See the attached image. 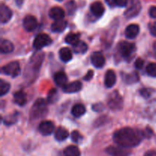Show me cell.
Returning <instances> with one entry per match:
<instances>
[{
    "mask_svg": "<svg viewBox=\"0 0 156 156\" xmlns=\"http://www.w3.org/2000/svg\"><path fill=\"white\" fill-rule=\"evenodd\" d=\"M143 137L144 134L141 131L130 127H124L114 133L113 140L118 146L129 149L138 146Z\"/></svg>",
    "mask_w": 156,
    "mask_h": 156,
    "instance_id": "1",
    "label": "cell"
},
{
    "mask_svg": "<svg viewBox=\"0 0 156 156\" xmlns=\"http://www.w3.org/2000/svg\"><path fill=\"white\" fill-rule=\"evenodd\" d=\"M47 113V103L44 99H38L34 104L30 115L32 119H39L44 117Z\"/></svg>",
    "mask_w": 156,
    "mask_h": 156,
    "instance_id": "2",
    "label": "cell"
},
{
    "mask_svg": "<svg viewBox=\"0 0 156 156\" xmlns=\"http://www.w3.org/2000/svg\"><path fill=\"white\" fill-rule=\"evenodd\" d=\"M118 50L122 57L125 59H129L136 51V46L132 43L122 41L118 45Z\"/></svg>",
    "mask_w": 156,
    "mask_h": 156,
    "instance_id": "3",
    "label": "cell"
},
{
    "mask_svg": "<svg viewBox=\"0 0 156 156\" xmlns=\"http://www.w3.org/2000/svg\"><path fill=\"white\" fill-rule=\"evenodd\" d=\"M108 105L113 111L120 110L123 108V98L117 91H114L108 98Z\"/></svg>",
    "mask_w": 156,
    "mask_h": 156,
    "instance_id": "4",
    "label": "cell"
},
{
    "mask_svg": "<svg viewBox=\"0 0 156 156\" xmlns=\"http://www.w3.org/2000/svg\"><path fill=\"white\" fill-rule=\"evenodd\" d=\"M128 9L125 12L124 15L127 18H132L138 15L141 11V3L140 0H128Z\"/></svg>",
    "mask_w": 156,
    "mask_h": 156,
    "instance_id": "5",
    "label": "cell"
},
{
    "mask_svg": "<svg viewBox=\"0 0 156 156\" xmlns=\"http://www.w3.org/2000/svg\"><path fill=\"white\" fill-rule=\"evenodd\" d=\"M2 70L4 74L15 78L21 73V67H20L18 62L13 61V62H11L4 66Z\"/></svg>",
    "mask_w": 156,
    "mask_h": 156,
    "instance_id": "6",
    "label": "cell"
},
{
    "mask_svg": "<svg viewBox=\"0 0 156 156\" xmlns=\"http://www.w3.org/2000/svg\"><path fill=\"white\" fill-rule=\"evenodd\" d=\"M52 43V39L47 34H39L37 35L34 41V47L37 50H41L47 46L50 45Z\"/></svg>",
    "mask_w": 156,
    "mask_h": 156,
    "instance_id": "7",
    "label": "cell"
},
{
    "mask_svg": "<svg viewBox=\"0 0 156 156\" xmlns=\"http://www.w3.org/2000/svg\"><path fill=\"white\" fill-rule=\"evenodd\" d=\"M105 152L111 156H129L130 155V152L127 149L120 146H109Z\"/></svg>",
    "mask_w": 156,
    "mask_h": 156,
    "instance_id": "8",
    "label": "cell"
},
{
    "mask_svg": "<svg viewBox=\"0 0 156 156\" xmlns=\"http://www.w3.org/2000/svg\"><path fill=\"white\" fill-rule=\"evenodd\" d=\"M23 26L27 31H34L37 27V21L33 15H27L23 20Z\"/></svg>",
    "mask_w": 156,
    "mask_h": 156,
    "instance_id": "9",
    "label": "cell"
},
{
    "mask_svg": "<svg viewBox=\"0 0 156 156\" xmlns=\"http://www.w3.org/2000/svg\"><path fill=\"white\" fill-rule=\"evenodd\" d=\"M38 129H39L40 133L42 135L49 136L53 133V132L54 131L55 126L53 122L46 120V121H43L40 123Z\"/></svg>",
    "mask_w": 156,
    "mask_h": 156,
    "instance_id": "10",
    "label": "cell"
},
{
    "mask_svg": "<svg viewBox=\"0 0 156 156\" xmlns=\"http://www.w3.org/2000/svg\"><path fill=\"white\" fill-rule=\"evenodd\" d=\"M12 17V10L5 4H2L0 6V21L2 24H5L9 22Z\"/></svg>",
    "mask_w": 156,
    "mask_h": 156,
    "instance_id": "11",
    "label": "cell"
},
{
    "mask_svg": "<svg viewBox=\"0 0 156 156\" xmlns=\"http://www.w3.org/2000/svg\"><path fill=\"white\" fill-rule=\"evenodd\" d=\"M91 62L96 68H101L105 64V58L101 52H94L91 56Z\"/></svg>",
    "mask_w": 156,
    "mask_h": 156,
    "instance_id": "12",
    "label": "cell"
},
{
    "mask_svg": "<svg viewBox=\"0 0 156 156\" xmlns=\"http://www.w3.org/2000/svg\"><path fill=\"white\" fill-rule=\"evenodd\" d=\"M82 88V85L79 81H75L71 83L67 84L66 85L62 88V91L65 93L72 94V93H76L80 91Z\"/></svg>",
    "mask_w": 156,
    "mask_h": 156,
    "instance_id": "13",
    "label": "cell"
},
{
    "mask_svg": "<svg viewBox=\"0 0 156 156\" xmlns=\"http://www.w3.org/2000/svg\"><path fill=\"white\" fill-rule=\"evenodd\" d=\"M90 10L91 13L97 18H100L105 13V7L101 2H94L90 6Z\"/></svg>",
    "mask_w": 156,
    "mask_h": 156,
    "instance_id": "14",
    "label": "cell"
},
{
    "mask_svg": "<svg viewBox=\"0 0 156 156\" xmlns=\"http://www.w3.org/2000/svg\"><path fill=\"white\" fill-rule=\"evenodd\" d=\"M49 16L55 21H59L65 17V12L60 7H53L49 11Z\"/></svg>",
    "mask_w": 156,
    "mask_h": 156,
    "instance_id": "15",
    "label": "cell"
},
{
    "mask_svg": "<svg viewBox=\"0 0 156 156\" xmlns=\"http://www.w3.org/2000/svg\"><path fill=\"white\" fill-rule=\"evenodd\" d=\"M140 32V27L138 24H132L127 26L125 30V35L128 39H134L136 37Z\"/></svg>",
    "mask_w": 156,
    "mask_h": 156,
    "instance_id": "16",
    "label": "cell"
},
{
    "mask_svg": "<svg viewBox=\"0 0 156 156\" xmlns=\"http://www.w3.org/2000/svg\"><path fill=\"white\" fill-rule=\"evenodd\" d=\"M117 82L115 73L113 70H108L105 74V85L107 88H112Z\"/></svg>",
    "mask_w": 156,
    "mask_h": 156,
    "instance_id": "17",
    "label": "cell"
},
{
    "mask_svg": "<svg viewBox=\"0 0 156 156\" xmlns=\"http://www.w3.org/2000/svg\"><path fill=\"white\" fill-rule=\"evenodd\" d=\"M67 81L68 79L66 75L62 72H58L54 75V82L58 86L63 88L65 85H67Z\"/></svg>",
    "mask_w": 156,
    "mask_h": 156,
    "instance_id": "18",
    "label": "cell"
},
{
    "mask_svg": "<svg viewBox=\"0 0 156 156\" xmlns=\"http://www.w3.org/2000/svg\"><path fill=\"white\" fill-rule=\"evenodd\" d=\"M14 101L19 106H24L27 102V95L22 91H18L14 94Z\"/></svg>",
    "mask_w": 156,
    "mask_h": 156,
    "instance_id": "19",
    "label": "cell"
},
{
    "mask_svg": "<svg viewBox=\"0 0 156 156\" xmlns=\"http://www.w3.org/2000/svg\"><path fill=\"white\" fill-rule=\"evenodd\" d=\"M59 58L61 60L63 61L64 62H67L70 61L73 58V53H72L71 50L68 47H62L59 52Z\"/></svg>",
    "mask_w": 156,
    "mask_h": 156,
    "instance_id": "20",
    "label": "cell"
},
{
    "mask_svg": "<svg viewBox=\"0 0 156 156\" xmlns=\"http://www.w3.org/2000/svg\"><path fill=\"white\" fill-rule=\"evenodd\" d=\"M0 50L2 53H10L14 50V45L8 40H2L0 43Z\"/></svg>",
    "mask_w": 156,
    "mask_h": 156,
    "instance_id": "21",
    "label": "cell"
},
{
    "mask_svg": "<svg viewBox=\"0 0 156 156\" xmlns=\"http://www.w3.org/2000/svg\"><path fill=\"white\" fill-rule=\"evenodd\" d=\"M67 26V22L66 21L59 20V21H55L52 24L51 29L52 31L53 32H62L66 29Z\"/></svg>",
    "mask_w": 156,
    "mask_h": 156,
    "instance_id": "22",
    "label": "cell"
},
{
    "mask_svg": "<svg viewBox=\"0 0 156 156\" xmlns=\"http://www.w3.org/2000/svg\"><path fill=\"white\" fill-rule=\"evenodd\" d=\"M68 130L66 129L64 127H62V126L58 128L56 132H55V138L57 141H64V140L68 138Z\"/></svg>",
    "mask_w": 156,
    "mask_h": 156,
    "instance_id": "23",
    "label": "cell"
},
{
    "mask_svg": "<svg viewBox=\"0 0 156 156\" xmlns=\"http://www.w3.org/2000/svg\"><path fill=\"white\" fill-rule=\"evenodd\" d=\"M85 111H86V110H85V106L82 104H76L72 108V114L75 117H82L85 114Z\"/></svg>",
    "mask_w": 156,
    "mask_h": 156,
    "instance_id": "24",
    "label": "cell"
},
{
    "mask_svg": "<svg viewBox=\"0 0 156 156\" xmlns=\"http://www.w3.org/2000/svg\"><path fill=\"white\" fill-rule=\"evenodd\" d=\"M73 46V51L76 53H79V54H82L85 53V52L88 50V46L83 41H79L76 44H75Z\"/></svg>",
    "mask_w": 156,
    "mask_h": 156,
    "instance_id": "25",
    "label": "cell"
},
{
    "mask_svg": "<svg viewBox=\"0 0 156 156\" xmlns=\"http://www.w3.org/2000/svg\"><path fill=\"white\" fill-rule=\"evenodd\" d=\"M64 156H81V152L76 146H69L64 149Z\"/></svg>",
    "mask_w": 156,
    "mask_h": 156,
    "instance_id": "26",
    "label": "cell"
},
{
    "mask_svg": "<svg viewBox=\"0 0 156 156\" xmlns=\"http://www.w3.org/2000/svg\"><path fill=\"white\" fill-rule=\"evenodd\" d=\"M140 79L139 77V75L137 73H132L130 74H126L123 76V80L128 85H130V84H133L137 82Z\"/></svg>",
    "mask_w": 156,
    "mask_h": 156,
    "instance_id": "27",
    "label": "cell"
},
{
    "mask_svg": "<svg viewBox=\"0 0 156 156\" xmlns=\"http://www.w3.org/2000/svg\"><path fill=\"white\" fill-rule=\"evenodd\" d=\"M79 34L76 33H70L66 37L65 41L66 43L69 44H72V45H74L75 44L78 42L79 41Z\"/></svg>",
    "mask_w": 156,
    "mask_h": 156,
    "instance_id": "28",
    "label": "cell"
},
{
    "mask_svg": "<svg viewBox=\"0 0 156 156\" xmlns=\"http://www.w3.org/2000/svg\"><path fill=\"white\" fill-rule=\"evenodd\" d=\"M10 89V84L4 80H0V96H3L7 94Z\"/></svg>",
    "mask_w": 156,
    "mask_h": 156,
    "instance_id": "29",
    "label": "cell"
},
{
    "mask_svg": "<svg viewBox=\"0 0 156 156\" xmlns=\"http://www.w3.org/2000/svg\"><path fill=\"white\" fill-rule=\"evenodd\" d=\"M66 8L67 12H68L69 15H73V14H74L75 12H76V8H77L76 2L73 1V0L69 1L66 4Z\"/></svg>",
    "mask_w": 156,
    "mask_h": 156,
    "instance_id": "30",
    "label": "cell"
},
{
    "mask_svg": "<svg viewBox=\"0 0 156 156\" xmlns=\"http://www.w3.org/2000/svg\"><path fill=\"white\" fill-rule=\"evenodd\" d=\"M146 73L151 77H156V63L151 62L146 66Z\"/></svg>",
    "mask_w": 156,
    "mask_h": 156,
    "instance_id": "31",
    "label": "cell"
},
{
    "mask_svg": "<svg viewBox=\"0 0 156 156\" xmlns=\"http://www.w3.org/2000/svg\"><path fill=\"white\" fill-rule=\"evenodd\" d=\"M17 119H18V114H13L10 116H8V117H5L3 120V122L5 125H12L14 124L15 122L17 121Z\"/></svg>",
    "mask_w": 156,
    "mask_h": 156,
    "instance_id": "32",
    "label": "cell"
},
{
    "mask_svg": "<svg viewBox=\"0 0 156 156\" xmlns=\"http://www.w3.org/2000/svg\"><path fill=\"white\" fill-rule=\"evenodd\" d=\"M47 99H48V101L51 104L54 103L55 101H56L58 99L57 91H56V89H52L51 91L49 92Z\"/></svg>",
    "mask_w": 156,
    "mask_h": 156,
    "instance_id": "33",
    "label": "cell"
},
{
    "mask_svg": "<svg viewBox=\"0 0 156 156\" xmlns=\"http://www.w3.org/2000/svg\"><path fill=\"white\" fill-rule=\"evenodd\" d=\"M71 138L72 140H73L74 143H79L82 141L83 140V136L81 135V133L78 131L75 130L72 133V135H71Z\"/></svg>",
    "mask_w": 156,
    "mask_h": 156,
    "instance_id": "34",
    "label": "cell"
},
{
    "mask_svg": "<svg viewBox=\"0 0 156 156\" xmlns=\"http://www.w3.org/2000/svg\"><path fill=\"white\" fill-rule=\"evenodd\" d=\"M140 93L143 98H148L150 97L151 95L150 91H149V90L147 89V88H142L141 90H140Z\"/></svg>",
    "mask_w": 156,
    "mask_h": 156,
    "instance_id": "35",
    "label": "cell"
},
{
    "mask_svg": "<svg viewBox=\"0 0 156 156\" xmlns=\"http://www.w3.org/2000/svg\"><path fill=\"white\" fill-rule=\"evenodd\" d=\"M144 66V61L141 58H138L135 62V67L137 69H141Z\"/></svg>",
    "mask_w": 156,
    "mask_h": 156,
    "instance_id": "36",
    "label": "cell"
},
{
    "mask_svg": "<svg viewBox=\"0 0 156 156\" xmlns=\"http://www.w3.org/2000/svg\"><path fill=\"white\" fill-rule=\"evenodd\" d=\"M149 31L152 36L156 37V21L149 24Z\"/></svg>",
    "mask_w": 156,
    "mask_h": 156,
    "instance_id": "37",
    "label": "cell"
},
{
    "mask_svg": "<svg viewBox=\"0 0 156 156\" xmlns=\"http://www.w3.org/2000/svg\"><path fill=\"white\" fill-rule=\"evenodd\" d=\"M128 0H117L116 1V6L118 7H125L127 5Z\"/></svg>",
    "mask_w": 156,
    "mask_h": 156,
    "instance_id": "38",
    "label": "cell"
},
{
    "mask_svg": "<svg viewBox=\"0 0 156 156\" xmlns=\"http://www.w3.org/2000/svg\"><path fill=\"white\" fill-rule=\"evenodd\" d=\"M149 14L151 18H156V6H152L149 9Z\"/></svg>",
    "mask_w": 156,
    "mask_h": 156,
    "instance_id": "39",
    "label": "cell"
},
{
    "mask_svg": "<svg viewBox=\"0 0 156 156\" xmlns=\"http://www.w3.org/2000/svg\"><path fill=\"white\" fill-rule=\"evenodd\" d=\"M93 76H94V72H93L92 70H89V71L88 72V73L86 74V76L84 77V79H85V81H89L92 79Z\"/></svg>",
    "mask_w": 156,
    "mask_h": 156,
    "instance_id": "40",
    "label": "cell"
},
{
    "mask_svg": "<svg viewBox=\"0 0 156 156\" xmlns=\"http://www.w3.org/2000/svg\"><path fill=\"white\" fill-rule=\"evenodd\" d=\"M104 109V107L101 104H97L93 105V110L95 111H101Z\"/></svg>",
    "mask_w": 156,
    "mask_h": 156,
    "instance_id": "41",
    "label": "cell"
},
{
    "mask_svg": "<svg viewBox=\"0 0 156 156\" xmlns=\"http://www.w3.org/2000/svg\"><path fill=\"white\" fill-rule=\"evenodd\" d=\"M143 134H144V137L146 136L148 137V138H149V137L152 135V129H150L149 127H147L146 129H145L144 132H143Z\"/></svg>",
    "mask_w": 156,
    "mask_h": 156,
    "instance_id": "42",
    "label": "cell"
},
{
    "mask_svg": "<svg viewBox=\"0 0 156 156\" xmlns=\"http://www.w3.org/2000/svg\"><path fill=\"white\" fill-rule=\"evenodd\" d=\"M116 1H117V0H105L107 4L109 6H111V7H114V6H116Z\"/></svg>",
    "mask_w": 156,
    "mask_h": 156,
    "instance_id": "43",
    "label": "cell"
},
{
    "mask_svg": "<svg viewBox=\"0 0 156 156\" xmlns=\"http://www.w3.org/2000/svg\"><path fill=\"white\" fill-rule=\"evenodd\" d=\"M144 156H156V151L149 150L145 153Z\"/></svg>",
    "mask_w": 156,
    "mask_h": 156,
    "instance_id": "44",
    "label": "cell"
},
{
    "mask_svg": "<svg viewBox=\"0 0 156 156\" xmlns=\"http://www.w3.org/2000/svg\"><path fill=\"white\" fill-rule=\"evenodd\" d=\"M153 47H154V50H155V54H156V41L155 42V44H154Z\"/></svg>",
    "mask_w": 156,
    "mask_h": 156,
    "instance_id": "45",
    "label": "cell"
},
{
    "mask_svg": "<svg viewBox=\"0 0 156 156\" xmlns=\"http://www.w3.org/2000/svg\"><path fill=\"white\" fill-rule=\"evenodd\" d=\"M18 1H20V2H21V1H22V0H18Z\"/></svg>",
    "mask_w": 156,
    "mask_h": 156,
    "instance_id": "46",
    "label": "cell"
},
{
    "mask_svg": "<svg viewBox=\"0 0 156 156\" xmlns=\"http://www.w3.org/2000/svg\"><path fill=\"white\" fill-rule=\"evenodd\" d=\"M58 1H62V0H58Z\"/></svg>",
    "mask_w": 156,
    "mask_h": 156,
    "instance_id": "47",
    "label": "cell"
}]
</instances>
